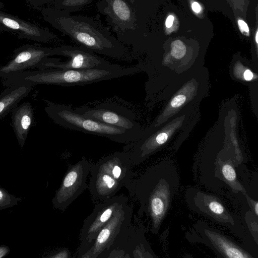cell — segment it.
<instances>
[{
	"label": "cell",
	"mask_w": 258,
	"mask_h": 258,
	"mask_svg": "<svg viewBox=\"0 0 258 258\" xmlns=\"http://www.w3.org/2000/svg\"><path fill=\"white\" fill-rule=\"evenodd\" d=\"M179 184L174 165L161 161L139 174L136 173L125 186L130 197L139 203V215L149 220L152 234L158 233Z\"/></svg>",
	"instance_id": "cell-1"
},
{
	"label": "cell",
	"mask_w": 258,
	"mask_h": 258,
	"mask_svg": "<svg viewBox=\"0 0 258 258\" xmlns=\"http://www.w3.org/2000/svg\"><path fill=\"white\" fill-rule=\"evenodd\" d=\"M41 13L44 20L79 46L114 59L130 58L128 48L98 20L84 15H71L53 7L42 8Z\"/></svg>",
	"instance_id": "cell-2"
},
{
	"label": "cell",
	"mask_w": 258,
	"mask_h": 258,
	"mask_svg": "<svg viewBox=\"0 0 258 258\" xmlns=\"http://www.w3.org/2000/svg\"><path fill=\"white\" fill-rule=\"evenodd\" d=\"M139 71L137 67H124L112 63L106 67L90 69H48L15 74L5 79L3 84L6 87L23 83L70 87L131 76Z\"/></svg>",
	"instance_id": "cell-3"
},
{
	"label": "cell",
	"mask_w": 258,
	"mask_h": 258,
	"mask_svg": "<svg viewBox=\"0 0 258 258\" xmlns=\"http://www.w3.org/2000/svg\"><path fill=\"white\" fill-rule=\"evenodd\" d=\"M132 166L130 155L124 151L91 164L88 188L93 202H101L115 196L136 174Z\"/></svg>",
	"instance_id": "cell-4"
},
{
	"label": "cell",
	"mask_w": 258,
	"mask_h": 258,
	"mask_svg": "<svg viewBox=\"0 0 258 258\" xmlns=\"http://www.w3.org/2000/svg\"><path fill=\"white\" fill-rule=\"evenodd\" d=\"M44 110L53 122L63 127L106 138L112 141L128 144L143 136L142 132L132 131L105 124L79 113L70 106L44 100Z\"/></svg>",
	"instance_id": "cell-5"
},
{
	"label": "cell",
	"mask_w": 258,
	"mask_h": 258,
	"mask_svg": "<svg viewBox=\"0 0 258 258\" xmlns=\"http://www.w3.org/2000/svg\"><path fill=\"white\" fill-rule=\"evenodd\" d=\"M136 0H100L97 8L123 44L132 46L137 27Z\"/></svg>",
	"instance_id": "cell-6"
},
{
	"label": "cell",
	"mask_w": 258,
	"mask_h": 258,
	"mask_svg": "<svg viewBox=\"0 0 258 258\" xmlns=\"http://www.w3.org/2000/svg\"><path fill=\"white\" fill-rule=\"evenodd\" d=\"M127 202L128 198L120 195L95 204L92 212L84 221L79 234L80 243L76 257H82L101 229L113 215Z\"/></svg>",
	"instance_id": "cell-7"
},
{
	"label": "cell",
	"mask_w": 258,
	"mask_h": 258,
	"mask_svg": "<svg viewBox=\"0 0 258 258\" xmlns=\"http://www.w3.org/2000/svg\"><path fill=\"white\" fill-rule=\"evenodd\" d=\"M142 226L133 225L132 222L120 230L114 242L100 258L102 257H155L145 237Z\"/></svg>",
	"instance_id": "cell-8"
},
{
	"label": "cell",
	"mask_w": 258,
	"mask_h": 258,
	"mask_svg": "<svg viewBox=\"0 0 258 258\" xmlns=\"http://www.w3.org/2000/svg\"><path fill=\"white\" fill-rule=\"evenodd\" d=\"M91 163L83 157L74 164L68 166L59 187L55 191L52 203L53 207L62 212L87 188V177Z\"/></svg>",
	"instance_id": "cell-9"
},
{
	"label": "cell",
	"mask_w": 258,
	"mask_h": 258,
	"mask_svg": "<svg viewBox=\"0 0 258 258\" xmlns=\"http://www.w3.org/2000/svg\"><path fill=\"white\" fill-rule=\"evenodd\" d=\"M51 47L37 44H26L15 49L13 58L0 67V77L6 79L15 74L34 68L48 69V63L61 60L60 58L49 57L51 56Z\"/></svg>",
	"instance_id": "cell-10"
},
{
	"label": "cell",
	"mask_w": 258,
	"mask_h": 258,
	"mask_svg": "<svg viewBox=\"0 0 258 258\" xmlns=\"http://www.w3.org/2000/svg\"><path fill=\"white\" fill-rule=\"evenodd\" d=\"M186 236L190 242L202 243L208 246L219 257H253L225 235L202 221L197 222Z\"/></svg>",
	"instance_id": "cell-11"
},
{
	"label": "cell",
	"mask_w": 258,
	"mask_h": 258,
	"mask_svg": "<svg viewBox=\"0 0 258 258\" xmlns=\"http://www.w3.org/2000/svg\"><path fill=\"white\" fill-rule=\"evenodd\" d=\"M185 198L188 207L194 212L223 226H234L233 217L217 197L190 188L186 190Z\"/></svg>",
	"instance_id": "cell-12"
},
{
	"label": "cell",
	"mask_w": 258,
	"mask_h": 258,
	"mask_svg": "<svg viewBox=\"0 0 258 258\" xmlns=\"http://www.w3.org/2000/svg\"><path fill=\"white\" fill-rule=\"evenodd\" d=\"M74 109L80 114L105 124L124 129L142 132L133 112L124 107L102 103L95 107L80 106Z\"/></svg>",
	"instance_id": "cell-13"
},
{
	"label": "cell",
	"mask_w": 258,
	"mask_h": 258,
	"mask_svg": "<svg viewBox=\"0 0 258 258\" xmlns=\"http://www.w3.org/2000/svg\"><path fill=\"white\" fill-rule=\"evenodd\" d=\"M60 55L68 58L65 61L51 62L47 69L61 70L90 69L104 68L111 63L95 52L81 46L62 45L52 48L51 56Z\"/></svg>",
	"instance_id": "cell-14"
},
{
	"label": "cell",
	"mask_w": 258,
	"mask_h": 258,
	"mask_svg": "<svg viewBox=\"0 0 258 258\" xmlns=\"http://www.w3.org/2000/svg\"><path fill=\"white\" fill-rule=\"evenodd\" d=\"M133 211V207L127 203L115 212L82 257L100 258L113 243L120 230L132 222Z\"/></svg>",
	"instance_id": "cell-15"
},
{
	"label": "cell",
	"mask_w": 258,
	"mask_h": 258,
	"mask_svg": "<svg viewBox=\"0 0 258 258\" xmlns=\"http://www.w3.org/2000/svg\"><path fill=\"white\" fill-rule=\"evenodd\" d=\"M0 25L2 30L17 34L21 38L47 42L55 37L50 31L0 10Z\"/></svg>",
	"instance_id": "cell-16"
},
{
	"label": "cell",
	"mask_w": 258,
	"mask_h": 258,
	"mask_svg": "<svg viewBox=\"0 0 258 258\" xmlns=\"http://www.w3.org/2000/svg\"><path fill=\"white\" fill-rule=\"evenodd\" d=\"M11 111L12 127L20 146L23 148L34 122V110L30 103L25 102Z\"/></svg>",
	"instance_id": "cell-17"
},
{
	"label": "cell",
	"mask_w": 258,
	"mask_h": 258,
	"mask_svg": "<svg viewBox=\"0 0 258 258\" xmlns=\"http://www.w3.org/2000/svg\"><path fill=\"white\" fill-rule=\"evenodd\" d=\"M32 88L33 85L26 83L7 87L0 94V119L15 108Z\"/></svg>",
	"instance_id": "cell-18"
},
{
	"label": "cell",
	"mask_w": 258,
	"mask_h": 258,
	"mask_svg": "<svg viewBox=\"0 0 258 258\" xmlns=\"http://www.w3.org/2000/svg\"><path fill=\"white\" fill-rule=\"evenodd\" d=\"M215 164V175H217L218 178L225 181L235 193L241 191L243 194H246L244 188L237 179L233 163H232L230 160L227 161L219 160L217 163Z\"/></svg>",
	"instance_id": "cell-19"
},
{
	"label": "cell",
	"mask_w": 258,
	"mask_h": 258,
	"mask_svg": "<svg viewBox=\"0 0 258 258\" xmlns=\"http://www.w3.org/2000/svg\"><path fill=\"white\" fill-rule=\"evenodd\" d=\"M94 0H55L52 4L54 8L70 13L79 11L92 3Z\"/></svg>",
	"instance_id": "cell-20"
},
{
	"label": "cell",
	"mask_w": 258,
	"mask_h": 258,
	"mask_svg": "<svg viewBox=\"0 0 258 258\" xmlns=\"http://www.w3.org/2000/svg\"><path fill=\"white\" fill-rule=\"evenodd\" d=\"M22 200L9 194L5 189L0 187V210L14 206Z\"/></svg>",
	"instance_id": "cell-21"
},
{
	"label": "cell",
	"mask_w": 258,
	"mask_h": 258,
	"mask_svg": "<svg viewBox=\"0 0 258 258\" xmlns=\"http://www.w3.org/2000/svg\"><path fill=\"white\" fill-rule=\"evenodd\" d=\"M171 54L176 58H181L184 56L186 52V47L183 43L179 40H175L172 42Z\"/></svg>",
	"instance_id": "cell-22"
},
{
	"label": "cell",
	"mask_w": 258,
	"mask_h": 258,
	"mask_svg": "<svg viewBox=\"0 0 258 258\" xmlns=\"http://www.w3.org/2000/svg\"><path fill=\"white\" fill-rule=\"evenodd\" d=\"M254 214L250 211L248 216H246V221L248 222V225L252 233H254L256 238L257 237V220H254ZM256 217V216H255Z\"/></svg>",
	"instance_id": "cell-23"
},
{
	"label": "cell",
	"mask_w": 258,
	"mask_h": 258,
	"mask_svg": "<svg viewBox=\"0 0 258 258\" xmlns=\"http://www.w3.org/2000/svg\"><path fill=\"white\" fill-rule=\"evenodd\" d=\"M29 5L35 9H38L48 4H51L55 0H27Z\"/></svg>",
	"instance_id": "cell-24"
},
{
	"label": "cell",
	"mask_w": 258,
	"mask_h": 258,
	"mask_svg": "<svg viewBox=\"0 0 258 258\" xmlns=\"http://www.w3.org/2000/svg\"><path fill=\"white\" fill-rule=\"evenodd\" d=\"M186 97L183 95H178L175 96L171 101V105L173 107H178L181 106L185 101Z\"/></svg>",
	"instance_id": "cell-25"
},
{
	"label": "cell",
	"mask_w": 258,
	"mask_h": 258,
	"mask_svg": "<svg viewBox=\"0 0 258 258\" xmlns=\"http://www.w3.org/2000/svg\"><path fill=\"white\" fill-rule=\"evenodd\" d=\"M246 198L247 201L248 203L251 210H253V213L256 216H258V204L256 201L249 198L246 194H244Z\"/></svg>",
	"instance_id": "cell-26"
},
{
	"label": "cell",
	"mask_w": 258,
	"mask_h": 258,
	"mask_svg": "<svg viewBox=\"0 0 258 258\" xmlns=\"http://www.w3.org/2000/svg\"><path fill=\"white\" fill-rule=\"evenodd\" d=\"M69 251L68 250H62L61 251H58L52 255L49 256L50 257H69Z\"/></svg>",
	"instance_id": "cell-27"
},
{
	"label": "cell",
	"mask_w": 258,
	"mask_h": 258,
	"mask_svg": "<svg viewBox=\"0 0 258 258\" xmlns=\"http://www.w3.org/2000/svg\"><path fill=\"white\" fill-rule=\"evenodd\" d=\"M238 24L240 28V31L242 33L248 34L249 33V28L247 26V24L242 20H239L238 21Z\"/></svg>",
	"instance_id": "cell-28"
},
{
	"label": "cell",
	"mask_w": 258,
	"mask_h": 258,
	"mask_svg": "<svg viewBox=\"0 0 258 258\" xmlns=\"http://www.w3.org/2000/svg\"><path fill=\"white\" fill-rule=\"evenodd\" d=\"M10 251L9 248L5 245L0 246V258L5 256Z\"/></svg>",
	"instance_id": "cell-29"
},
{
	"label": "cell",
	"mask_w": 258,
	"mask_h": 258,
	"mask_svg": "<svg viewBox=\"0 0 258 258\" xmlns=\"http://www.w3.org/2000/svg\"><path fill=\"white\" fill-rule=\"evenodd\" d=\"M244 78L246 81H250L253 78V74L248 70H246L243 74Z\"/></svg>",
	"instance_id": "cell-30"
},
{
	"label": "cell",
	"mask_w": 258,
	"mask_h": 258,
	"mask_svg": "<svg viewBox=\"0 0 258 258\" xmlns=\"http://www.w3.org/2000/svg\"><path fill=\"white\" fill-rule=\"evenodd\" d=\"M174 21V17L172 15H169L166 19L165 25L166 27L170 28L172 26Z\"/></svg>",
	"instance_id": "cell-31"
},
{
	"label": "cell",
	"mask_w": 258,
	"mask_h": 258,
	"mask_svg": "<svg viewBox=\"0 0 258 258\" xmlns=\"http://www.w3.org/2000/svg\"><path fill=\"white\" fill-rule=\"evenodd\" d=\"M191 8L192 10L197 13H200L201 10L200 5L197 2H194L191 5Z\"/></svg>",
	"instance_id": "cell-32"
},
{
	"label": "cell",
	"mask_w": 258,
	"mask_h": 258,
	"mask_svg": "<svg viewBox=\"0 0 258 258\" xmlns=\"http://www.w3.org/2000/svg\"><path fill=\"white\" fill-rule=\"evenodd\" d=\"M258 32L257 31H256V34H255V41H256V43L257 44L258 43Z\"/></svg>",
	"instance_id": "cell-33"
},
{
	"label": "cell",
	"mask_w": 258,
	"mask_h": 258,
	"mask_svg": "<svg viewBox=\"0 0 258 258\" xmlns=\"http://www.w3.org/2000/svg\"><path fill=\"white\" fill-rule=\"evenodd\" d=\"M4 5L3 3H2L0 1V10L4 8Z\"/></svg>",
	"instance_id": "cell-34"
},
{
	"label": "cell",
	"mask_w": 258,
	"mask_h": 258,
	"mask_svg": "<svg viewBox=\"0 0 258 258\" xmlns=\"http://www.w3.org/2000/svg\"><path fill=\"white\" fill-rule=\"evenodd\" d=\"M2 31H3V30H2V27H1V26L0 25V34H1V32H2Z\"/></svg>",
	"instance_id": "cell-35"
}]
</instances>
